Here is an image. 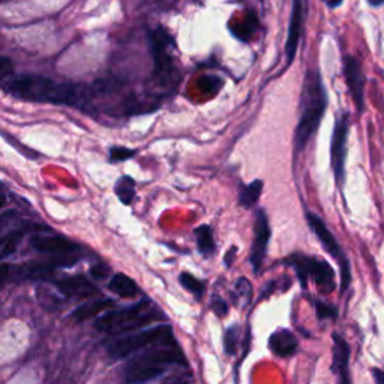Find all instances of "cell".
Here are the masks:
<instances>
[{
	"mask_svg": "<svg viewBox=\"0 0 384 384\" xmlns=\"http://www.w3.org/2000/svg\"><path fill=\"white\" fill-rule=\"evenodd\" d=\"M5 84V91L17 100L39 102V104H59V105H78L83 100L80 89L54 78L44 75H18L13 77Z\"/></svg>",
	"mask_w": 384,
	"mask_h": 384,
	"instance_id": "obj_1",
	"label": "cell"
},
{
	"mask_svg": "<svg viewBox=\"0 0 384 384\" xmlns=\"http://www.w3.org/2000/svg\"><path fill=\"white\" fill-rule=\"evenodd\" d=\"M328 92L323 78L317 70H309L305 74L300 92V116L294 131V149L302 152L309 140L317 132L328 108Z\"/></svg>",
	"mask_w": 384,
	"mask_h": 384,
	"instance_id": "obj_2",
	"label": "cell"
},
{
	"mask_svg": "<svg viewBox=\"0 0 384 384\" xmlns=\"http://www.w3.org/2000/svg\"><path fill=\"white\" fill-rule=\"evenodd\" d=\"M147 308H149V302L144 300L139 305H134L131 308L107 312L95 321V328L100 332L108 333L128 332L146 326V324H149L155 320H161L164 317V315H161L158 311H146Z\"/></svg>",
	"mask_w": 384,
	"mask_h": 384,
	"instance_id": "obj_3",
	"label": "cell"
},
{
	"mask_svg": "<svg viewBox=\"0 0 384 384\" xmlns=\"http://www.w3.org/2000/svg\"><path fill=\"white\" fill-rule=\"evenodd\" d=\"M285 263L296 272L303 289H307L308 279H312L318 290L323 293H332L335 289V270L328 261L309 257L302 252L291 254L285 259Z\"/></svg>",
	"mask_w": 384,
	"mask_h": 384,
	"instance_id": "obj_4",
	"label": "cell"
},
{
	"mask_svg": "<svg viewBox=\"0 0 384 384\" xmlns=\"http://www.w3.org/2000/svg\"><path fill=\"white\" fill-rule=\"evenodd\" d=\"M307 221L311 231L317 236L318 240L321 242L323 248L339 263L341 293H346L351 284V266L348 259L346 257V252L342 251L338 240L335 239V236L332 234V231L328 229V225L324 224V221L318 215H315L314 212H307Z\"/></svg>",
	"mask_w": 384,
	"mask_h": 384,
	"instance_id": "obj_5",
	"label": "cell"
},
{
	"mask_svg": "<svg viewBox=\"0 0 384 384\" xmlns=\"http://www.w3.org/2000/svg\"><path fill=\"white\" fill-rule=\"evenodd\" d=\"M171 328L170 326H156L152 329L143 330L140 333L130 335V337H123L121 339L114 341L110 347H108V354L112 359H125L130 354L139 351L144 347H149L158 341H165L171 338Z\"/></svg>",
	"mask_w": 384,
	"mask_h": 384,
	"instance_id": "obj_6",
	"label": "cell"
},
{
	"mask_svg": "<svg viewBox=\"0 0 384 384\" xmlns=\"http://www.w3.org/2000/svg\"><path fill=\"white\" fill-rule=\"evenodd\" d=\"M348 114L339 113L335 122L332 143H330V161L335 181L339 186L346 181V158H347V139H348Z\"/></svg>",
	"mask_w": 384,
	"mask_h": 384,
	"instance_id": "obj_7",
	"label": "cell"
},
{
	"mask_svg": "<svg viewBox=\"0 0 384 384\" xmlns=\"http://www.w3.org/2000/svg\"><path fill=\"white\" fill-rule=\"evenodd\" d=\"M77 263V257L65 255V257H56L48 261H31L18 266L14 269V277L20 281H41L48 279L52 275L61 268H71Z\"/></svg>",
	"mask_w": 384,
	"mask_h": 384,
	"instance_id": "obj_8",
	"label": "cell"
},
{
	"mask_svg": "<svg viewBox=\"0 0 384 384\" xmlns=\"http://www.w3.org/2000/svg\"><path fill=\"white\" fill-rule=\"evenodd\" d=\"M152 45V57L155 62L156 75L165 77L173 70V48L174 41L170 33L162 27L153 29L149 35Z\"/></svg>",
	"mask_w": 384,
	"mask_h": 384,
	"instance_id": "obj_9",
	"label": "cell"
},
{
	"mask_svg": "<svg viewBox=\"0 0 384 384\" xmlns=\"http://www.w3.org/2000/svg\"><path fill=\"white\" fill-rule=\"evenodd\" d=\"M270 240V225L269 218L264 210H259L255 215L254 222V240L251 246V266L255 273L261 270V266L264 263L266 254H268V246Z\"/></svg>",
	"mask_w": 384,
	"mask_h": 384,
	"instance_id": "obj_10",
	"label": "cell"
},
{
	"mask_svg": "<svg viewBox=\"0 0 384 384\" xmlns=\"http://www.w3.org/2000/svg\"><path fill=\"white\" fill-rule=\"evenodd\" d=\"M344 77H346L347 87L351 93L354 104L358 107V112L363 113L365 108V84L367 78L362 70V63L356 57L346 56L344 57Z\"/></svg>",
	"mask_w": 384,
	"mask_h": 384,
	"instance_id": "obj_11",
	"label": "cell"
},
{
	"mask_svg": "<svg viewBox=\"0 0 384 384\" xmlns=\"http://www.w3.org/2000/svg\"><path fill=\"white\" fill-rule=\"evenodd\" d=\"M303 23H305V3L302 0H294L291 15H290L287 43H285V61H287V66L291 65V62L294 61V56L298 53V47L303 32Z\"/></svg>",
	"mask_w": 384,
	"mask_h": 384,
	"instance_id": "obj_12",
	"label": "cell"
},
{
	"mask_svg": "<svg viewBox=\"0 0 384 384\" xmlns=\"http://www.w3.org/2000/svg\"><path fill=\"white\" fill-rule=\"evenodd\" d=\"M31 248L41 254H54V255H72L80 246L71 239L63 238V236L52 234V236H33L31 239Z\"/></svg>",
	"mask_w": 384,
	"mask_h": 384,
	"instance_id": "obj_13",
	"label": "cell"
},
{
	"mask_svg": "<svg viewBox=\"0 0 384 384\" xmlns=\"http://www.w3.org/2000/svg\"><path fill=\"white\" fill-rule=\"evenodd\" d=\"M333 339V356L332 372L338 376V384H351L350 376V346L339 333L332 335Z\"/></svg>",
	"mask_w": 384,
	"mask_h": 384,
	"instance_id": "obj_14",
	"label": "cell"
},
{
	"mask_svg": "<svg viewBox=\"0 0 384 384\" xmlns=\"http://www.w3.org/2000/svg\"><path fill=\"white\" fill-rule=\"evenodd\" d=\"M170 363H182L185 365L186 360L183 354L176 348H161L155 350L151 353H146L144 356L135 359L130 363V367H155V368H164Z\"/></svg>",
	"mask_w": 384,
	"mask_h": 384,
	"instance_id": "obj_15",
	"label": "cell"
},
{
	"mask_svg": "<svg viewBox=\"0 0 384 384\" xmlns=\"http://www.w3.org/2000/svg\"><path fill=\"white\" fill-rule=\"evenodd\" d=\"M56 287L59 293L63 294L65 298H78L87 299L98 293L95 285L82 275H75V277H68L61 281H56Z\"/></svg>",
	"mask_w": 384,
	"mask_h": 384,
	"instance_id": "obj_16",
	"label": "cell"
},
{
	"mask_svg": "<svg viewBox=\"0 0 384 384\" xmlns=\"http://www.w3.org/2000/svg\"><path fill=\"white\" fill-rule=\"evenodd\" d=\"M269 348L278 358H291L299 351V341L291 330L279 329L269 338Z\"/></svg>",
	"mask_w": 384,
	"mask_h": 384,
	"instance_id": "obj_17",
	"label": "cell"
},
{
	"mask_svg": "<svg viewBox=\"0 0 384 384\" xmlns=\"http://www.w3.org/2000/svg\"><path fill=\"white\" fill-rule=\"evenodd\" d=\"M259 27H260V22L257 14L254 11H248L240 22L230 24V32L236 38L240 39V41H249L251 36L259 31Z\"/></svg>",
	"mask_w": 384,
	"mask_h": 384,
	"instance_id": "obj_18",
	"label": "cell"
},
{
	"mask_svg": "<svg viewBox=\"0 0 384 384\" xmlns=\"http://www.w3.org/2000/svg\"><path fill=\"white\" fill-rule=\"evenodd\" d=\"M108 289H110L114 294L123 299H132L139 296V285L135 284L134 279L126 277L125 273H116L112 278L110 284H108Z\"/></svg>",
	"mask_w": 384,
	"mask_h": 384,
	"instance_id": "obj_19",
	"label": "cell"
},
{
	"mask_svg": "<svg viewBox=\"0 0 384 384\" xmlns=\"http://www.w3.org/2000/svg\"><path fill=\"white\" fill-rule=\"evenodd\" d=\"M112 307H113V300L107 299V298L98 299V300H89L72 312V318L78 323H82V321H86L92 317H96L98 314H101Z\"/></svg>",
	"mask_w": 384,
	"mask_h": 384,
	"instance_id": "obj_20",
	"label": "cell"
},
{
	"mask_svg": "<svg viewBox=\"0 0 384 384\" xmlns=\"http://www.w3.org/2000/svg\"><path fill=\"white\" fill-rule=\"evenodd\" d=\"M165 371V368H155V367H128L126 371V381L130 384H140L149 380L160 377Z\"/></svg>",
	"mask_w": 384,
	"mask_h": 384,
	"instance_id": "obj_21",
	"label": "cell"
},
{
	"mask_svg": "<svg viewBox=\"0 0 384 384\" xmlns=\"http://www.w3.org/2000/svg\"><path fill=\"white\" fill-rule=\"evenodd\" d=\"M24 234L26 229H18L8 233L3 238H0V261H3L15 254L20 242L24 238Z\"/></svg>",
	"mask_w": 384,
	"mask_h": 384,
	"instance_id": "obj_22",
	"label": "cell"
},
{
	"mask_svg": "<svg viewBox=\"0 0 384 384\" xmlns=\"http://www.w3.org/2000/svg\"><path fill=\"white\" fill-rule=\"evenodd\" d=\"M195 239H197V248L204 255V257H210L213 255L216 245L213 239V230L209 225H200L195 230Z\"/></svg>",
	"mask_w": 384,
	"mask_h": 384,
	"instance_id": "obj_23",
	"label": "cell"
},
{
	"mask_svg": "<svg viewBox=\"0 0 384 384\" xmlns=\"http://www.w3.org/2000/svg\"><path fill=\"white\" fill-rule=\"evenodd\" d=\"M263 186H264V183L260 179L243 186L240 194H239V204L242 206V208L251 209L252 206L259 201L261 191H263Z\"/></svg>",
	"mask_w": 384,
	"mask_h": 384,
	"instance_id": "obj_24",
	"label": "cell"
},
{
	"mask_svg": "<svg viewBox=\"0 0 384 384\" xmlns=\"http://www.w3.org/2000/svg\"><path fill=\"white\" fill-rule=\"evenodd\" d=\"M114 192L117 194V197H119V200L123 204L130 206L135 199V182L131 179V177L123 176L117 181L114 186Z\"/></svg>",
	"mask_w": 384,
	"mask_h": 384,
	"instance_id": "obj_25",
	"label": "cell"
},
{
	"mask_svg": "<svg viewBox=\"0 0 384 384\" xmlns=\"http://www.w3.org/2000/svg\"><path fill=\"white\" fill-rule=\"evenodd\" d=\"M252 298V285L246 278L238 279L234 285V293H233V299L236 303L242 302V305H248Z\"/></svg>",
	"mask_w": 384,
	"mask_h": 384,
	"instance_id": "obj_26",
	"label": "cell"
},
{
	"mask_svg": "<svg viewBox=\"0 0 384 384\" xmlns=\"http://www.w3.org/2000/svg\"><path fill=\"white\" fill-rule=\"evenodd\" d=\"M179 281L182 284V287L185 290H188L190 293H192L197 299H200L203 296V294H204V290H206L204 289V284L200 279H197L195 277H192L191 273L182 272Z\"/></svg>",
	"mask_w": 384,
	"mask_h": 384,
	"instance_id": "obj_27",
	"label": "cell"
},
{
	"mask_svg": "<svg viewBox=\"0 0 384 384\" xmlns=\"http://www.w3.org/2000/svg\"><path fill=\"white\" fill-rule=\"evenodd\" d=\"M239 338H240V328L238 324H234V326L229 328L227 332L224 335V348L227 354H236L238 351V346H239Z\"/></svg>",
	"mask_w": 384,
	"mask_h": 384,
	"instance_id": "obj_28",
	"label": "cell"
},
{
	"mask_svg": "<svg viewBox=\"0 0 384 384\" xmlns=\"http://www.w3.org/2000/svg\"><path fill=\"white\" fill-rule=\"evenodd\" d=\"M315 305V314H317L318 320H337L338 318V308L329 305L324 300H314Z\"/></svg>",
	"mask_w": 384,
	"mask_h": 384,
	"instance_id": "obj_29",
	"label": "cell"
},
{
	"mask_svg": "<svg viewBox=\"0 0 384 384\" xmlns=\"http://www.w3.org/2000/svg\"><path fill=\"white\" fill-rule=\"evenodd\" d=\"M36 296H38L39 303H41L43 307H45V308H57L59 303H61V300H59V298L56 296L54 291H52L50 289H47V287H38Z\"/></svg>",
	"mask_w": 384,
	"mask_h": 384,
	"instance_id": "obj_30",
	"label": "cell"
},
{
	"mask_svg": "<svg viewBox=\"0 0 384 384\" xmlns=\"http://www.w3.org/2000/svg\"><path fill=\"white\" fill-rule=\"evenodd\" d=\"M199 86H200V89L203 92L215 95V93H218L220 89L222 87V80L218 77L208 75V77L201 78V80L199 82Z\"/></svg>",
	"mask_w": 384,
	"mask_h": 384,
	"instance_id": "obj_31",
	"label": "cell"
},
{
	"mask_svg": "<svg viewBox=\"0 0 384 384\" xmlns=\"http://www.w3.org/2000/svg\"><path fill=\"white\" fill-rule=\"evenodd\" d=\"M14 74V63L9 57L0 56V83H6Z\"/></svg>",
	"mask_w": 384,
	"mask_h": 384,
	"instance_id": "obj_32",
	"label": "cell"
},
{
	"mask_svg": "<svg viewBox=\"0 0 384 384\" xmlns=\"http://www.w3.org/2000/svg\"><path fill=\"white\" fill-rule=\"evenodd\" d=\"M134 155H135V151L126 149V147H121V146L112 147V151H110V158L114 162H122L126 160H131Z\"/></svg>",
	"mask_w": 384,
	"mask_h": 384,
	"instance_id": "obj_33",
	"label": "cell"
},
{
	"mask_svg": "<svg viewBox=\"0 0 384 384\" xmlns=\"http://www.w3.org/2000/svg\"><path fill=\"white\" fill-rule=\"evenodd\" d=\"M210 308L212 311L218 315V317H225L229 314V305L220 296H213L210 300Z\"/></svg>",
	"mask_w": 384,
	"mask_h": 384,
	"instance_id": "obj_34",
	"label": "cell"
},
{
	"mask_svg": "<svg viewBox=\"0 0 384 384\" xmlns=\"http://www.w3.org/2000/svg\"><path fill=\"white\" fill-rule=\"evenodd\" d=\"M14 277V268L8 263H0V290L13 279Z\"/></svg>",
	"mask_w": 384,
	"mask_h": 384,
	"instance_id": "obj_35",
	"label": "cell"
},
{
	"mask_svg": "<svg viewBox=\"0 0 384 384\" xmlns=\"http://www.w3.org/2000/svg\"><path fill=\"white\" fill-rule=\"evenodd\" d=\"M0 135H2L3 137V139L8 141V143H11V146H14L15 147V149H18L20 152H22L23 155H26V158H33V160H36V158L39 156L36 152H33V151H29V149H24V147L22 146V143H20V141H15L14 139H13V137L11 135H9V134H5L3 131H0Z\"/></svg>",
	"mask_w": 384,
	"mask_h": 384,
	"instance_id": "obj_36",
	"label": "cell"
},
{
	"mask_svg": "<svg viewBox=\"0 0 384 384\" xmlns=\"http://www.w3.org/2000/svg\"><path fill=\"white\" fill-rule=\"evenodd\" d=\"M108 275H110V268H108V266L104 263L95 264L91 268V277L93 279H105Z\"/></svg>",
	"mask_w": 384,
	"mask_h": 384,
	"instance_id": "obj_37",
	"label": "cell"
},
{
	"mask_svg": "<svg viewBox=\"0 0 384 384\" xmlns=\"http://www.w3.org/2000/svg\"><path fill=\"white\" fill-rule=\"evenodd\" d=\"M14 215H15V212H8V213L0 215V231H2L6 227V225L15 218Z\"/></svg>",
	"mask_w": 384,
	"mask_h": 384,
	"instance_id": "obj_38",
	"label": "cell"
},
{
	"mask_svg": "<svg viewBox=\"0 0 384 384\" xmlns=\"http://www.w3.org/2000/svg\"><path fill=\"white\" fill-rule=\"evenodd\" d=\"M372 377L376 384H384V369L372 368Z\"/></svg>",
	"mask_w": 384,
	"mask_h": 384,
	"instance_id": "obj_39",
	"label": "cell"
},
{
	"mask_svg": "<svg viewBox=\"0 0 384 384\" xmlns=\"http://www.w3.org/2000/svg\"><path fill=\"white\" fill-rule=\"evenodd\" d=\"M234 257H236V248H230V251L225 254V257H224V263H225V266H227V268H230V266L233 264Z\"/></svg>",
	"mask_w": 384,
	"mask_h": 384,
	"instance_id": "obj_40",
	"label": "cell"
},
{
	"mask_svg": "<svg viewBox=\"0 0 384 384\" xmlns=\"http://www.w3.org/2000/svg\"><path fill=\"white\" fill-rule=\"evenodd\" d=\"M8 200H6V195H3L2 192H0V209H3L5 206H6Z\"/></svg>",
	"mask_w": 384,
	"mask_h": 384,
	"instance_id": "obj_41",
	"label": "cell"
},
{
	"mask_svg": "<svg viewBox=\"0 0 384 384\" xmlns=\"http://www.w3.org/2000/svg\"><path fill=\"white\" fill-rule=\"evenodd\" d=\"M342 5V2H326V6L330 8V9H335V8H339Z\"/></svg>",
	"mask_w": 384,
	"mask_h": 384,
	"instance_id": "obj_42",
	"label": "cell"
},
{
	"mask_svg": "<svg viewBox=\"0 0 384 384\" xmlns=\"http://www.w3.org/2000/svg\"><path fill=\"white\" fill-rule=\"evenodd\" d=\"M369 5L371 6H383L384 5V0H383V2H374V0H371Z\"/></svg>",
	"mask_w": 384,
	"mask_h": 384,
	"instance_id": "obj_43",
	"label": "cell"
}]
</instances>
